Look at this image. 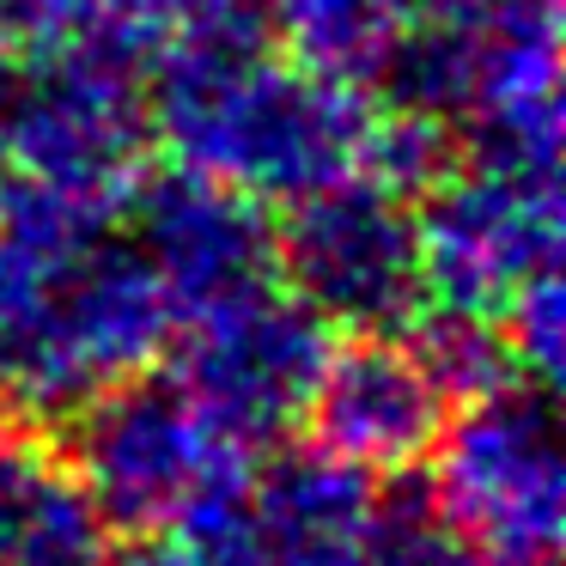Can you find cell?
I'll use <instances>...</instances> for the list:
<instances>
[{"instance_id":"16","label":"cell","mask_w":566,"mask_h":566,"mask_svg":"<svg viewBox=\"0 0 566 566\" xmlns=\"http://www.w3.org/2000/svg\"><path fill=\"white\" fill-rule=\"evenodd\" d=\"M226 7H238V0H98V31L135 55H153L177 31L226 13Z\"/></svg>"},{"instance_id":"11","label":"cell","mask_w":566,"mask_h":566,"mask_svg":"<svg viewBox=\"0 0 566 566\" xmlns=\"http://www.w3.org/2000/svg\"><path fill=\"white\" fill-rule=\"evenodd\" d=\"M244 512L269 566H384L396 505L371 493V475L311 444L244 481Z\"/></svg>"},{"instance_id":"8","label":"cell","mask_w":566,"mask_h":566,"mask_svg":"<svg viewBox=\"0 0 566 566\" xmlns=\"http://www.w3.org/2000/svg\"><path fill=\"white\" fill-rule=\"evenodd\" d=\"M323 359H329V323L281 281H269L232 305L189 317L177 378L232 439L256 444L305 420Z\"/></svg>"},{"instance_id":"2","label":"cell","mask_w":566,"mask_h":566,"mask_svg":"<svg viewBox=\"0 0 566 566\" xmlns=\"http://www.w3.org/2000/svg\"><path fill=\"white\" fill-rule=\"evenodd\" d=\"M153 67L147 123L177 171L213 177L250 201H298L366 165L371 104L262 43L250 0L177 31Z\"/></svg>"},{"instance_id":"4","label":"cell","mask_w":566,"mask_h":566,"mask_svg":"<svg viewBox=\"0 0 566 566\" xmlns=\"http://www.w3.org/2000/svg\"><path fill=\"white\" fill-rule=\"evenodd\" d=\"M147 140L153 123L140 55L104 31L25 55L13 92H0V153L31 184L123 201Z\"/></svg>"},{"instance_id":"18","label":"cell","mask_w":566,"mask_h":566,"mask_svg":"<svg viewBox=\"0 0 566 566\" xmlns=\"http://www.w3.org/2000/svg\"><path fill=\"white\" fill-rule=\"evenodd\" d=\"M98 566H189L177 548H153V542H140V548L116 554V560H98Z\"/></svg>"},{"instance_id":"3","label":"cell","mask_w":566,"mask_h":566,"mask_svg":"<svg viewBox=\"0 0 566 566\" xmlns=\"http://www.w3.org/2000/svg\"><path fill=\"white\" fill-rule=\"evenodd\" d=\"M67 469L104 524L128 536H177L201 505L244 488V439L189 396L184 378H135L92 396L74 420Z\"/></svg>"},{"instance_id":"12","label":"cell","mask_w":566,"mask_h":566,"mask_svg":"<svg viewBox=\"0 0 566 566\" xmlns=\"http://www.w3.org/2000/svg\"><path fill=\"white\" fill-rule=\"evenodd\" d=\"M104 530L67 457L0 415V566H98Z\"/></svg>"},{"instance_id":"17","label":"cell","mask_w":566,"mask_h":566,"mask_svg":"<svg viewBox=\"0 0 566 566\" xmlns=\"http://www.w3.org/2000/svg\"><path fill=\"white\" fill-rule=\"evenodd\" d=\"M86 31H98V0H0V50L13 55H43Z\"/></svg>"},{"instance_id":"10","label":"cell","mask_w":566,"mask_h":566,"mask_svg":"<svg viewBox=\"0 0 566 566\" xmlns=\"http://www.w3.org/2000/svg\"><path fill=\"white\" fill-rule=\"evenodd\" d=\"M135 250L184 323L274 281V226L262 201L196 171H177L140 196Z\"/></svg>"},{"instance_id":"7","label":"cell","mask_w":566,"mask_h":566,"mask_svg":"<svg viewBox=\"0 0 566 566\" xmlns=\"http://www.w3.org/2000/svg\"><path fill=\"white\" fill-rule=\"evenodd\" d=\"M274 274L323 323L342 329H396L427 298L420 281L415 196L378 171H347L293 201L286 232H274Z\"/></svg>"},{"instance_id":"1","label":"cell","mask_w":566,"mask_h":566,"mask_svg":"<svg viewBox=\"0 0 566 566\" xmlns=\"http://www.w3.org/2000/svg\"><path fill=\"white\" fill-rule=\"evenodd\" d=\"M116 208L31 177L0 189V415L19 427L74 420L147 371L177 323Z\"/></svg>"},{"instance_id":"14","label":"cell","mask_w":566,"mask_h":566,"mask_svg":"<svg viewBox=\"0 0 566 566\" xmlns=\"http://www.w3.org/2000/svg\"><path fill=\"white\" fill-rule=\"evenodd\" d=\"M420 359L432 366V378L444 384L451 402H475V396L500 390L512 378V354L493 317H469V311H439L427 335H420Z\"/></svg>"},{"instance_id":"5","label":"cell","mask_w":566,"mask_h":566,"mask_svg":"<svg viewBox=\"0 0 566 566\" xmlns=\"http://www.w3.org/2000/svg\"><path fill=\"white\" fill-rule=\"evenodd\" d=\"M432 505L451 536L500 566H554L566 536L560 432L542 390L475 396L432 444Z\"/></svg>"},{"instance_id":"6","label":"cell","mask_w":566,"mask_h":566,"mask_svg":"<svg viewBox=\"0 0 566 566\" xmlns=\"http://www.w3.org/2000/svg\"><path fill=\"white\" fill-rule=\"evenodd\" d=\"M420 281L439 311L500 317L530 281L560 269V171L475 153L415 196Z\"/></svg>"},{"instance_id":"15","label":"cell","mask_w":566,"mask_h":566,"mask_svg":"<svg viewBox=\"0 0 566 566\" xmlns=\"http://www.w3.org/2000/svg\"><path fill=\"white\" fill-rule=\"evenodd\" d=\"M500 335H505V354H512V371L530 384H554L560 378V359H566V293H560V269L530 281L512 305L500 311Z\"/></svg>"},{"instance_id":"13","label":"cell","mask_w":566,"mask_h":566,"mask_svg":"<svg viewBox=\"0 0 566 566\" xmlns=\"http://www.w3.org/2000/svg\"><path fill=\"white\" fill-rule=\"evenodd\" d=\"M262 25L298 67L366 92L390 80L415 25V0H262Z\"/></svg>"},{"instance_id":"9","label":"cell","mask_w":566,"mask_h":566,"mask_svg":"<svg viewBox=\"0 0 566 566\" xmlns=\"http://www.w3.org/2000/svg\"><path fill=\"white\" fill-rule=\"evenodd\" d=\"M451 420V396L432 378L415 342L390 329H359L347 347H329L305 402V427L323 457L359 475H402L427 463Z\"/></svg>"}]
</instances>
